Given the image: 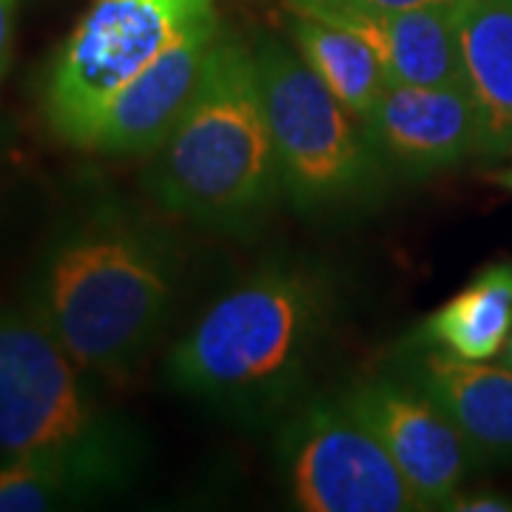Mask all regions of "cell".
Here are the masks:
<instances>
[{
  "mask_svg": "<svg viewBox=\"0 0 512 512\" xmlns=\"http://www.w3.org/2000/svg\"><path fill=\"white\" fill-rule=\"evenodd\" d=\"M180 279L177 239L103 205L52 239L29 282V313L89 376L126 382L157 345Z\"/></svg>",
  "mask_w": 512,
  "mask_h": 512,
  "instance_id": "obj_1",
  "label": "cell"
},
{
  "mask_svg": "<svg viewBox=\"0 0 512 512\" xmlns=\"http://www.w3.org/2000/svg\"><path fill=\"white\" fill-rule=\"evenodd\" d=\"M330 274L271 262L214 299L171 348L165 376L177 393L234 416L291 404L336 319Z\"/></svg>",
  "mask_w": 512,
  "mask_h": 512,
  "instance_id": "obj_2",
  "label": "cell"
},
{
  "mask_svg": "<svg viewBox=\"0 0 512 512\" xmlns=\"http://www.w3.org/2000/svg\"><path fill=\"white\" fill-rule=\"evenodd\" d=\"M143 183L165 214L214 231L254 228L285 194L256 52L239 35L220 32Z\"/></svg>",
  "mask_w": 512,
  "mask_h": 512,
  "instance_id": "obj_3",
  "label": "cell"
},
{
  "mask_svg": "<svg viewBox=\"0 0 512 512\" xmlns=\"http://www.w3.org/2000/svg\"><path fill=\"white\" fill-rule=\"evenodd\" d=\"M86 376L32 313L0 308V453L80 458L120 490L137 473L140 439Z\"/></svg>",
  "mask_w": 512,
  "mask_h": 512,
  "instance_id": "obj_4",
  "label": "cell"
},
{
  "mask_svg": "<svg viewBox=\"0 0 512 512\" xmlns=\"http://www.w3.org/2000/svg\"><path fill=\"white\" fill-rule=\"evenodd\" d=\"M282 185L302 211H345L376 197L384 160L365 123L350 114L302 55L262 37L254 46Z\"/></svg>",
  "mask_w": 512,
  "mask_h": 512,
  "instance_id": "obj_5",
  "label": "cell"
},
{
  "mask_svg": "<svg viewBox=\"0 0 512 512\" xmlns=\"http://www.w3.org/2000/svg\"><path fill=\"white\" fill-rule=\"evenodd\" d=\"M211 12L217 0H92L43 83V117L55 137L83 148L117 89Z\"/></svg>",
  "mask_w": 512,
  "mask_h": 512,
  "instance_id": "obj_6",
  "label": "cell"
},
{
  "mask_svg": "<svg viewBox=\"0 0 512 512\" xmlns=\"http://www.w3.org/2000/svg\"><path fill=\"white\" fill-rule=\"evenodd\" d=\"M276 456L293 507L299 510H419L393 458L342 399L299 404L279 430Z\"/></svg>",
  "mask_w": 512,
  "mask_h": 512,
  "instance_id": "obj_7",
  "label": "cell"
},
{
  "mask_svg": "<svg viewBox=\"0 0 512 512\" xmlns=\"http://www.w3.org/2000/svg\"><path fill=\"white\" fill-rule=\"evenodd\" d=\"M393 458L419 510H447L476 461L464 436L413 384L362 382L342 396Z\"/></svg>",
  "mask_w": 512,
  "mask_h": 512,
  "instance_id": "obj_8",
  "label": "cell"
},
{
  "mask_svg": "<svg viewBox=\"0 0 512 512\" xmlns=\"http://www.w3.org/2000/svg\"><path fill=\"white\" fill-rule=\"evenodd\" d=\"M220 32L217 12L191 23L163 55L154 57L143 72L117 89L97 114L83 148L117 157L154 154L197 92Z\"/></svg>",
  "mask_w": 512,
  "mask_h": 512,
  "instance_id": "obj_9",
  "label": "cell"
},
{
  "mask_svg": "<svg viewBox=\"0 0 512 512\" xmlns=\"http://www.w3.org/2000/svg\"><path fill=\"white\" fill-rule=\"evenodd\" d=\"M362 123L384 165L410 177L481 157V123L467 83H390Z\"/></svg>",
  "mask_w": 512,
  "mask_h": 512,
  "instance_id": "obj_10",
  "label": "cell"
},
{
  "mask_svg": "<svg viewBox=\"0 0 512 512\" xmlns=\"http://www.w3.org/2000/svg\"><path fill=\"white\" fill-rule=\"evenodd\" d=\"M299 15L328 20L365 43L390 83H464L453 3L419 9H339L313 6Z\"/></svg>",
  "mask_w": 512,
  "mask_h": 512,
  "instance_id": "obj_11",
  "label": "cell"
},
{
  "mask_svg": "<svg viewBox=\"0 0 512 512\" xmlns=\"http://www.w3.org/2000/svg\"><path fill=\"white\" fill-rule=\"evenodd\" d=\"M413 387L453 421L476 461L512 458V367L430 348L413 367Z\"/></svg>",
  "mask_w": 512,
  "mask_h": 512,
  "instance_id": "obj_12",
  "label": "cell"
},
{
  "mask_svg": "<svg viewBox=\"0 0 512 512\" xmlns=\"http://www.w3.org/2000/svg\"><path fill=\"white\" fill-rule=\"evenodd\" d=\"M453 20L481 157L512 160V0H456Z\"/></svg>",
  "mask_w": 512,
  "mask_h": 512,
  "instance_id": "obj_13",
  "label": "cell"
},
{
  "mask_svg": "<svg viewBox=\"0 0 512 512\" xmlns=\"http://www.w3.org/2000/svg\"><path fill=\"white\" fill-rule=\"evenodd\" d=\"M512 336V259L493 262L433 313L421 339L470 362H487Z\"/></svg>",
  "mask_w": 512,
  "mask_h": 512,
  "instance_id": "obj_14",
  "label": "cell"
},
{
  "mask_svg": "<svg viewBox=\"0 0 512 512\" xmlns=\"http://www.w3.org/2000/svg\"><path fill=\"white\" fill-rule=\"evenodd\" d=\"M293 49L328 86V92L359 120H365L390 86L376 55L359 37L328 20L291 12L288 18Z\"/></svg>",
  "mask_w": 512,
  "mask_h": 512,
  "instance_id": "obj_15",
  "label": "cell"
},
{
  "mask_svg": "<svg viewBox=\"0 0 512 512\" xmlns=\"http://www.w3.org/2000/svg\"><path fill=\"white\" fill-rule=\"evenodd\" d=\"M117 490L92 464L60 453L6 456L0 464V512H43Z\"/></svg>",
  "mask_w": 512,
  "mask_h": 512,
  "instance_id": "obj_16",
  "label": "cell"
},
{
  "mask_svg": "<svg viewBox=\"0 0 512 512\" xmlns=\"http://www.w3.org/2000/svg\"><path fill=\"white\" fill-rule=\"evenodd\" d=\"M456 0H285L291 12L313 6H339V9H419V6H447Z\"/></svg>",
  "mask_w": 512,
  "mask_h": 512,
  "instance_id": "obj_17",
  "label": "cell"
},
{
  "mask_svg": "<svg viewBox=\"0 0 512 512\" xmlns=\"http://www.w3.org/2000/svg\"><path fill=\"white\" fill-rule=\"evenodd\" d=\"M447 510H461V512H507L512 510V504L501 495L478 493V495H456Z\"/></svg>",
  "mask_w": 512,
  "mask_h": 512,
  "instance_id": "obj_18",
  "label": "cell"
},
{
  "mask_svg": "<svg viewBox=\"0 0 512 512\" xmlns=\"http://www.w3.org/2000/svg\"><path fill=\"white\" fill-rule=\"evenodd\" d=\"M12 26H15V0H0V80L12 55Z\"/></svg>",
  "mask_w": 512,
  "mask_h": 512,
  "instance_id": "obj_19",
  "label": "cell"
},
{
  "mask_svg": "<svg viewBox=\"0 0 512 512\" xmlns=\"http://www.w3.org/2000/svg\"><path fill=\"white\" fill-rule=\"evenodd\" d=\"M493 183L504 185V188H510V191H512V165H510V168H501V171H495Z\"/></svg>",
  "mask_w": 512,
  "mask_h": 512,
  "instance_id": "obj_20",
  "label": "cell"
},
{
  "mask_svg": "<svg viewBox=\"0 0 512 512\" xmlns=\"http://www.w3.org/2000/svg\"><path fill=\"white\" fill-rule=\"evenodd\" d=\"M507 367H512V336L510 342H507Z\"/></svg>",
  "mask_w": 512,
  "mask_h": 512,
  "instance_id": "obj_21",
  "label": "cell"
}]
</instances>
